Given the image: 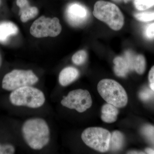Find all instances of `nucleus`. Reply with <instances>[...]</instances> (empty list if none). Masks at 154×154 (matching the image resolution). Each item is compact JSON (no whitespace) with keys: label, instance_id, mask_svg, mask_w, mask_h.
I'll use <instances>...</instances> for the list:
<instances>
[{"label":"nucleus","instance_id":"6ab92c4d","mask_svg":"<svg viewBox=\"0 0 154 154\" xmlns=\"http://www.w3.org/2000/svg\"><path fill=\"white\" fill-rule=\"evenodd\" d=\"M134 16L136 19L140 22H150L154 20V11L136 13L134 14Z\"/></svg>","mask_w":154,"mask_h":154},{"label":"nucleus","instance_id":"393cba45","mask_svg":"<svg viewBox=\"0 0 154 154\" xmlns=\"http://www.w3.org/2000/svg\"><path fill=\"white\" fill-rule=\"evenodd\" d=\"M147 153L150 154H154V150L150 148H147L145 150Z\"/></svg>","mask_w":154,"mask_h":154},{"label":"nucleus","instance_id":"5701e85b","mask_svg":"<svg viewBox=\"0 0 154 154\" xmlns=\"http://www.w3.org/2000/svg\"><path fill=\"white\" fill-rule=\"evenodd\" d=\"M144 34L146 37L149 39L154 38V23L149 24L146 27Z\"/></svg>","mask_w":154,"mask_h":154},{"label":"nucleus","instance_id":"0eeeda50","mask_svg":"<svg viewBox=\"0 0 154 154\" xmlns=\"http://www.w3.org/2000/svg\"><path fill=\"white\" fill-rule=\"evenodd\" d=\"M30 31L31 35L36 38L54 37L60 34L62 26L57 18L42 16L33 22Z\"/></svg>","mask_w":154,"mask_h":154},{"label":"nucleus","instance_id":"20e7f679","mask_svg":"<svg viewBox=\"0 0 154 154\" xmlns=\"http://www.w3.org/2000/svg\"><path fill=\"white\" fill-rule=\"evenodd\" d=\"M97 90L100 96L107 103L117 108L126 106L128 96L124 88L116 81L105 79L99 82Z\"/></svg>","mask_w":154,"mask_h":154},{"label":"nucleus","instance_id":"6e6552de","mask_svg":"<svg viewBox=\"0 0 154 154\" xmlns=\"http://www.w3.org/2000/svg\"><path fill=\"white\" fill-rule=\"evenodd\" d=\"M60 103L63 107L83 113L91 107L93 102L89 91L77 89L70 91L66 96H63Z\"/></svg>","mask_w":154,"mask_h":154},{"label":"nucleus","instance_id":"9b49d317","mask_svg":"<svg viewBox=\"0 0 154 154\" xmlns=\"http://www.w3.org/2000/svg\"><path fill=\"white\" fill-rule=\"evenodd\" d=\"M17 5L20 9L19 14L22 22H28L35 18L38 14V8L30 6L28 0H17Z\"/></svg>","mask_w":154,"mask_h":154},{"label":"nucleus","instance_id":"cd10ccee","mask_svg":"<svg viewBox=\"0 0 154 154\" xmlns=\"http://www.w3.org/2000/svg\"><path fill=\"white\" fill-rule=\"evenodd\" d=\"M2 55H1V54H0V68H1V66H2Z\"/></svg>","mask_w":154,"mask_h":154},{"label":"nucleus","instance_id":"423d86ee","mask_svg":"<svg viewBox=\"0 0 154 154\" xmlns=\"http://www.w3.org/2000/svg\"><path fill=\"white\" fill-rule=\"evenodd\" d=\"M111 134L99 127H90L83 131L81 137L84 143L91 148L101 152L109 149Z\"/></svg>","mask_w":154,"mask_h":154},{"label":"nucleus","instance_id":"c85d7f7f","mask_svg":"<svg viewBox=\"0 0 154 154\" xmlns=\"http://www.w3.org/2000/svg\"><path fill=\"white\" fill-rule=\"evenodd\" d=\"M1 0H0V5H1Z\"/></svg>","mask_w":154,"mask_h":154},{"label":"nucleus","instance_id":"9d476101","mask_svg":"<svg viewBox=\"0 0 154 154\" xmlns=\"http://www.w3.org/2000/svg\"><path fill=\"white\" fill-rule=\"evenodd\" d=\"M124 57L129 64L130 70H135L138 74L142 75L146 69V60L142 54H136L131 50L124 53Z\"/></svg>","mask_w":154,"mask_h":154},{"label":"nucleus","instance_id":"f8f14e48","mask_svg":"<svg viewBox=\"0 0 154 154\" xmlns=\"http://www.w3.org/2000/svg\"><path fill=\"white\" fill-rule=\"evenodd\" d=\"M19 32L18 27L10 21L0 22V43L5 44L11 36H16Z\"/></svg>","mask_w":154,"mask_h":154},{"label":"nucleus","instance_id":"7ed1b4c3","mask_svg":"<svg viewBox=\"0 0 154 154\" xmlns=\"http://www.w3.org/2000/svg\"><path fill=\"white\" fill-rule=\"evenodd\" d=\"M93 15L105 22L112 30H119L123 27L124 17L119 8L115 4L100 0L95 3Z\"/></svg>","mask_w":154,"mask_h":154},{"label":"nucleus","instance_id":"f3484780","mask_svg":"<svg viewBox=\"0 0 154 154\" xmlns=\"http://www.w3.org/2000/svg\"><path fill=\"white\" fill-rule=\"evenodd\" d=\"M88 57V54L84 50L77 51L72 56V61L76 65H81L85 62Z\"/></svg>","mask_w":154,"mask_h":154},{"label":"nucleus","instance_id":"2eb2a0df","mask_svg":"<svg viewBox=\"0 0 154 154\" xmlns=\"http://www.w3.org/2000/svg\"><path fill=\"white\" fill-rule=\"evenodd\" d=\"M114 66L113 70L117 76L125 77L130 71L128 63L123 56L116 57L113 60Z\"/></svg>","mask_w":154,"mask_h":154},{"label":"nucleus","instance_id":"ddd939ff","mask_svg":"<svg viewBox=\"0 0 154 154\" xmlns=\"http://www.w3.org/2000/svg\"><path fill=\"white\" fill-rule=\"evenodd\" d=\"M79 72L75 68L66 67L60 73L59 83L62 87H66L75 81L79 78Z\"/></svg>","mask_w":154,"mask_h":154},{"label":"nucleus","instance_id":"f257e3e1","mask_svg":"<svg viewBox=\"0 0 154 154\" xmlns=\"http://www.w3.org/2000/svg\"><path fill=\"white\" fill-rule=\"evenodd\" d=\"M22 133L25 142L34 150H39L48 145L51 140L49 125L44 119H28L23 123Z\"/></svg>","mask_w":154,"mask_h":154},{"label":"nucleus","instance_id":"a211bd4d","mask_svg":"<svg viewBox=\"0 0 154 154\" xmlns=\"http://www.w3.org/2000/svg\"><path fill=\"white\" fill-rule=\"evenodd\" d=\"M134 5L139 11H144L154 5V0H134Z\"/></svg>","mask_w":154,"mask_h":154},{"label":"nucleus","instance_id":"412c9836","mask_svg":"<svg viewBox=\"0 0 154 154\" xmlns=\"http://www.w3.org/2000/svg\"><path fill=\"white\" fill-rule=\"evenodd\" d=\"M139 97L143 101H149L154 99V91L151 88H144L140 93Z\"/></svg>","mask_w":154,"mask_h":154},{"label":"nucleus","instance_id":"dca6fc26","mask_svg":"<svg viewBox=\"0 0 154 154\" xmlns=\"http://www.w3.org/2000/svg\"><path fill=\"white\" fill-rule=\"evenodd\" d=\"M124 137L120 131H115L111 134L109 149L113 151L119 150L123 146Z\"/></svg>","mask_w":154,"mask_h":154},{"label":"nucleus","instance_id":"b1692460","mask_svg":"<svg viewBox=\"0 0 154 154\" xmlns=\"http://www.w3.org/2000/svg\"><path fill=\"white\" fill-rule=\"evenodd\" d=\"M149 81L150 88L154 91V66L149 72Z\"/></svg>","mask_w":154,"mask_h":154},{"label":"nucleus","instance_id":"1a4fd4ad","mask_svg":"<svg viewBox=\"0 0 154 154\" xmlns=\"http://www.w3.org/2000/svg\"><path fill=\"white\" fill-rule=\"evenodd\" d=\"M89 15L86 7L77 3L69 5L65 12L67 21L73 27H79L85 24L89 19Z\"/></svg>","mask_w":154,"mask_h":154},{"label":"nucleus","instance_id":"a878e982","mask_svg":"<svg viewBox=\"0 0 154 154\" xmlns=\"http://www.w3.org/2000/svg\"><path fill=\"white\" fill-rule=\"evenodd\" d=\"M128 154H144V153L143 152L137 151H131L128 153Z\"/></svg>","mask_w":154,"mask_h":154},{"label":"nucleus","instance_id":"f03ea898","mask_svg":"<svg viewBox=\"0 0 154 154\" xmlns=\"http://www.w3.org/2000/svg\"><path fill=\"white\" fill-rule=\"evenodd\" d=\"M9 100L14 106L37 109L44 105L46 99L41 90L33 86H27L11 91Z\"/></svg>","mask_w":154,"mask_h":154},{"label":"nucleus","instance_id":"4468645a","mask_svg":"<svg viewBox=\"0 0 154 154\" xmlns=\"http://www.w3.org/2000/svg\"><path fill=\"white\" fill-rule=\"evenodd\" d=\"M118 113L117 107L107 103L102 106L101 119L102 121L106 123H113L117 120Z\"/></svg>","mask_w":154,"mask_h":154},{"label":"nucleus","instance_id":"39448f33","mask_svg":"<svg viewBox=\"0 0 154 154\" xmlns=\"http://www.w3.org/2000/svg\"><path fill=\"white\" fill-rule=\"evenodd\" d=\"M38 80V77L31 70L14 69L4 76L2 88L12 91L24 86H33Z\"/></svg>","mask_w":154,"mask_h":154},{"label":"nucleus","instance_id":"bb28decb","mask_svg":"<svg viewBox=\"0 0 154 154\" xmlns=\"http://www.w3.org/2000/svg\"><path fill=\"white\" fill-rule=\"evenodd\" d=\"M114 2H125V3L128 2H129L130 0H113Z\"/></svg>","mask_w":154,"mask_h":154},{"label":"nucleus","instance_id":"4be33fe9","mask_svg":"<svg viewBox=\"0 0 154 154\" xmlns=\"http://www.w3.org/2000/svg\"><path fill=\"white\" fill-rule=\"evenodd\" d=\"M16 149L13 145L10 143L1 144L0 143V154H13L15 153Z\"/></svg>","mask_w":154,"mask_h":154},{"label":"nucleus","instance_id":"aec40b11","mask_svg":"<svg viewBox=\"0 0 154 154\" xmlns=\"http://www.w3.org/2000/svg\"><path fill=\"white\" fill-rule=\"evenodd\" d=\"M142 133L148 140L154 146V127L146 125L142 128Z\"/></svg>","mask_w":154,"mask_h":154}]
</instances>
